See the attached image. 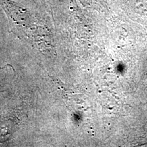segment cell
<instances>
[{
  "mask_svg": "<svg viewBox=\"0 0 147 147\" xmlns=\"http://www.w3.org/2000/svg\"><path fill=\"white\" fill-rule=\"evenodd\" d=\"M144 70H145V72L147 74V57L146 58V59H145V61H144Z\"/></svg>",
  "mask_w": 147,
  "mask_h": 147,
  "instance_id": "cell-1",
  "label": "cell"
}]
</instances>
